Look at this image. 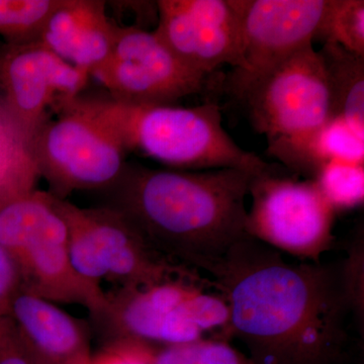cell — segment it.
Returning a JSON list of instances; mask_svg holds the SVG:
<instances>
[{
  "label": "cell",
  "instance_id": "1",
  "mask_svg": "<svg viewBox=\"0 0 364 364\" xmlns=\"http://www.w3.org/2000/svg\"><path fill=\"white\" fill-rule=\"evenodd\" d=\"M205 273L253 364L345 363L353 316L340 263L289 262L247 235Z\"/></svg>",
  "mask_w": 364,
  "mask_h": 364
},
{
  "label": "cell",
  "instance_id": "2",
  "mask_svg": "<svg viewBox=\"0 0 364 364\" xmlns=\"http://www.w3.org/2000/svg\"><path fill=\"white\" fill-rule=\"evenodd\" d=\"M255 174L126 165L109 188V207L135 227L151 247L183 267L205 272L247 236L246 198Z\"/></svg>",
  "mask_w": 364,
  "mask_h": 364
},
{
  "label": "cell",
  "instance_id": "3",
  "mask_svg": "<svg viewBox=\"0 0 364 364\" xmlns=\"http://www.w3.org/2000/svg\"><path fill=\"white\" fill-rule=\"evenodd\" d=\"M79 104L119 139L124 150L138 151L172 170L240 169L253 174L272 168L237 145L225 130L215 102L198 107H136L109 98H83Z\"/></svg>",
  "mask_w": 364,
  "mask_h": 364
},
{
  "label": "cell",
  "instance_id": "4",
  "mask_svg": "<svg viewBox=\"0 0 364 364\" xmlns=\"http://www.w3.org/2000/svg\"><path fill=\"white\" fill-rule=\"evenodd\" d=\"M105 341L160 347L202 339L231 340L227 301L203 275L149 287H116L90 316Z\"/></svg>",
  "mask_w": 364,
  "mask_h": 364
},
{
  "label": "cell",
  "instance_id": "5",
  "mask_svg": "<svg viewBox=\"0 0 364 364\" xmlns=\"http://www.w3.org/2000/svg\"><path fill=\"white\" fill-rule=\"evenodd\" d=\"M0 245L18 268L21 287L54 304L79 305L90 316L104 306L102 287L72 264L68 229L50 193L33 186L0 191Z\"/></svg>",
  "mask_w": 364,
  "mask_h": 364
},
{
  "label": "cell",
  "instance_id": "6",
  "mask_svg": "<svg viewBox=\"0 0 364 364\" xmlns=\"http://www.w3.org/2000/svg\"><path fill=\"white\" fill-rule=\"evenodd\" d=\"M228 90L245 102L254 129L267 136L268 153L305 174L309 144L331 119L324 65L314 46Z\"/></svg>",
  "mask_w": 364,
  "mask_h": 364
},
{
  "label": "cell",
  "instance_id": "7",
  "mask_svg": "<svg viewBox=\"0 0 364 364\" xmlns=\"http://www.w3.org/2000/svg\"><path fill=\"white\" fill-rule=\"evenodd\" d=\"M50 195L68 229L74 269L90 284L141 287L202 275L158 253L116 208H79Z\"/></svg>",
  "mask_w": 364,
  "mask_h": 364
},
{
  "label": "cell",
  "instance_id": "8",
  "mask_svg": "<svg viewBox=\"0 0 364 364\" xmlns=\"http://www.w3.org/2000/svg\"><path fill=\"white\" fill-rule=\"evenodd\" d=\"M78 98V97H77ZM77 98L50 119L25 147L53 196L109 189L121 178L127 151L112 132L79 104Z\"/></svg>",
  "mask_w": 364,
  "mask_h": 364
},
{
  "label": "cell",
  "instance_id": "9",
  "mask_svg": "<svg viewBox=\"0 0 364 364\" xmlns=\"http://www.w3.org/2000/svg\"><path fill=\"white\" fill-rule=\"evenodd\" d=\"M249 196L248 236L299 260L321 262L334 241L336 213L313 179L299 181L272 166L252 177Z\"/></svg>",
  "mask_w": 364,
  "mask_h": 364
},
{
  "label": "cell",
  "instance_id": "10",
  "mask_svg": "<svg viewBox=\"0 0 364 364\" xmlns=\"http://www.w3.org/2000/svg\"><path fill=\"white\" fill-rule=\"evenodd\" d=\"M91 75L121 104L176 105L181 98L202 92L208 78L189 69L155 32L117 26L109 57Z\"/></svg>",
  "mask_w": 364,
  "mask_h": 364
},
{
  "label": "cell",
  "instance_id": "11",
  "mask_svg": "<svg viewBox=\"0 0 364 364\" xmlns=\"http://www.w3.org/2000/svg\"><path fill=\"white\" fill-rule=\"evenodd\" d=\"M90 76L41 42L0 49L2 104L23 148L52 114L80 97Z\"/></svg>",
  "mask_w": 364,
  "mask_h": 364
},
{
  "label": "cell",
  "instance_id": "12",
  "mask_svg": "<svg viewBox=\"0 0 364 364\" xmlns=\"http://www.w3.org/2000/svg\"><path fill=\"white\" fill-rule=\"evenodd\" d=\"M238 14L241 66L228 90L264 73L313 46L329 0H232Z\"/></svg>",
  "mask_w": 364,
  "mask_h": 364
},
{
  "label": "cell",
  "instance_id": "13",
  "mask_svg": "<svg viewBox=\"0 0 364 364\" xmlns=\"http://www.w3.org/2000/svg\"><path fill=\"white\" fill-rule=\"evenodd\" d=\"M155 33L184 65L203 77L241 66L238 14L232 0H159Z\"/></svg>",
  "mask_w": 364,
  "mask_h": 364
},
{
  "label": "cell",
  "instance_id": "14",
  "mask_svg": "<svg viewBox=\"0 0 364 364\" xmlns=\"http://www.w3.org/2000/svg\"><path fill=\"white\" fill-rule=\"evenodd\" d=\"M7 316L42 364H86L92 355L87 325L48 299L21 287Z\"/></svg>",
  "mask_w": 364,
  "mask_h": 364
},
{
  "label": "cell",
  "instance_id": "15",
  "mask_svg": "<svg viewBox=\"0 0 364 364\" xmlns=\"http://www.w3.org/2000/svg\"><path fill=\"white\" fill-rule=\"evenodd\" d=\"M104 0H60L48 18L40 42L76 68L92 74L109 57L117 25Z\"/></svg>",
  "mask_w": 364,
  "mask_h": 364
},
{
  "label": "cell",
  "instance_id": "16",
  "mask_svg": "<svg viewBox=\"0 0 364 364\" xmlns=\"http://www.w3.org/2000/svg\"><path fill=\"white\" fill-rule=\"evenodd\" d=\"M318 52L329 88L331 119H343L364 135V57L330 43Z\"/></svg>",
  "mask_w": 364,
  "mask_h": 364
},
{
  "label": "cell",
  "instance_id": "17",
  "mask_svg": "<svg viewBox=\"0 0 364 364\" xmlns=\"http://www.w3.org/2000/svg\"><path fill=\"white\" fill-rule=\"evenodd\" d=\"M329 162L364 165V135L340 117H332L315 134L306 153L305 176L314 178Z\"/></svg>",
  "mask_w": 364,
  "mask_h": 364
},
{
  "label": "cell",
  "instance_id": "18",
  "mask_svg": "<svg viewBox=\"0 0 364 364\" xmlns=\"http://www.w3.org/2000/svg\"><path fill=\"white\" fill-rule=\"evenodd\" d=\"M60 0H0V35L7 45L40 42L48 18Z\"/></svg>",
  "mask_w": 364,
  "mask_h": 364
},
{
  "label": "cell",
  "instance_id": "19",
  "mask_svg": "<svg viewBox=\"0 0 364 364\" xmlns=\"http://www.w3.org/2000/svg\"><path fill=\"white\" fill-rule=\"evenodd\" d=\"M316 40L364 57L363 0H329Z\"/></svg>",
  "mask_w": 364,
  "mask_h": 364
},
{
  "label": "cell",
  "instance_id": "20",
  "mask_svg": "<svg viewBox=\"0 0 364 364\" xmlns=\"http://www.w3.org/2000/svg\"><path fill=\"white\" fill-rule=\"evenodd\" d=\"M313 181L335 213L353 210L363 205V165L326 163L317 170Z\"/></svg>",
  "mask_w": 364,
  "mask_h": 364
},
{
  "label": "cell",
  "instance_id": "21",
  "mask_svg": "<svg viewBox=\"0 0 364 364\" xmlns=\"http://www.w3.org/2000/svg\"><path fill=\"white\" fill-rule=\"evenodd\" d=\"M154 364H253L245 353L221 339H202L160 347Z\"/></svg>",
  "mask_w": 364,
  "mask_h": 364
},
{
  "label": "cell",
  "instance_id": "22",
  "mask_svg": "<svg viewBox=\"0 0 364 364\" xmlns=\"http://www.w3.org/2000/svg\"><path fill=\"white\" fill-rule=\"evenodd\" d=\"M345 291L353 321L363 336L364 321V239L363 231L354 237L347 257L340 262Z\"/></svg>",
  "mask_w": 364,
  "mask_h": 364
},
{
  "label": "cell",
  "instance_id": "23",
  "mask_svg": "<svg viewBox=\"0 0 364 364\" xmlns=\"http://www.w3.org/2000/svg\"><path fill=\"white\" fill-rule=\"evenodd\" d=\"M157 347L135 341L107 342L86 364H154Z\"/></svg>",
  "mask_w": 364,
  "mask_h": 364
},
{
  "label": "cell",
  "instance_id": "24",
  "mask_svg": "<svg viewBox=\"0 0 364 364\" xmlns=\"http://www.w3.org/2000/svg\"><path fill=\"white\" fill-rule=\"evenodd\" d=\"M0 364H42L7 315L0 317Z\"/></svg>",
  "mask_w": 364,
  "mask_h": 364
},
{
  "label": "cell",
  "instance_id": "25",
  "mask_svg": "<svg viewBox=\"0 0 364 364\" xmlns=\"http://www.w3.org/2000/svg\"><path fill=\"white\" fill-rule=\"evenodd\" d=\"M21 289L18 268L9 253L0 245V317L7 315L9 304Z\"/></svg>",
  "mask_w": 364,
  "mask_h": 364
},
{
  "label": "cell",
  "instance_id": "26",
  "mask_svg": "<svg viewBox=\"0 0 364 364\" xmlns=\"http://www.w3.org/2000/svg\"><path fill=\"white\" fill-rule=\"evenodd\" d=\"M1 123H9V117H7L6 109H4L0 111V124Z\"/></svg>",
  "mask_w": 364,
  "mask_h": 364
}]
</instances>
